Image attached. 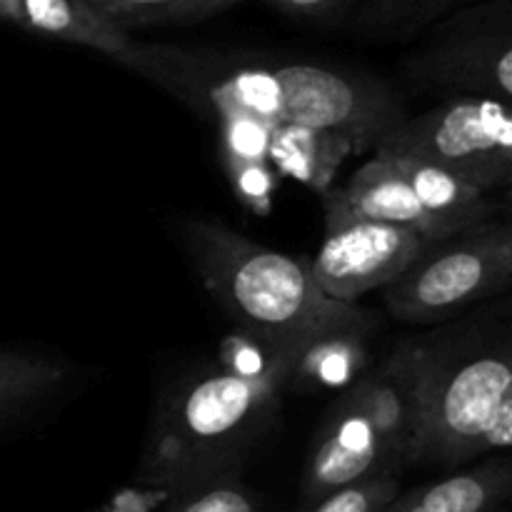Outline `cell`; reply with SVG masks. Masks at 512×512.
Returning a JSON list of instances; mask_svg holds the SVG:
<instances>
[{"mask_svg": "<svg viewBox=\"0 0 512 512\" xmlns=\"http://www.w3.org/2000/svg\"><path fill=\"white\" fill-rule=\"evenodd\" d=\"M115 60L215 120L235 193L258 215L273 208L268 143L278 128L333 130L375 148L403 120L383 83L328 65L150 43H130Z\"/></svg>", "mask_w": 512, "mask_h": 512, "instance_id": "obj_1", "label": "cell"}, {"mask_svg": "<svg viewBox=\"0 0 512 512\" xmlns=\"http://www.w3.org/2000/svg\"><path fill=\"white\" fill-rule=\"evenodd\" d=\"M305 345L253 338L238 360L185 388L160 418L140 480L178 495L230 478L233 463L298 375Z\"/></svg>", "mask_w": 512, "mask_h": 512, "instance_id": "obj_2", "label": "cell"}, {"mask_svg": "<svg viewBox=\"0 0 512 512\" xmlns=\"http://www.w3.org/2000/svg\"><path fill=\"white\" fill-rule=\"evenodd\" d=\"M180 238L210 295L253 338L305 345L370 328L365 310L330 300L315 285L308 260L253 243L213 220H185Z\"/></svg>", "mask_w": 512, "mask_h": 512, "instance_id": "obj_3", "label": "cell"}, {"mask_svg": "<svg viewBox=\"0 0 512 512\" xmlns=\"http://www.w3.org/2000/svg\"><path fill=\"white\" fill-rule=\"evenodd\" d=\"M512 443L508 350L438 353L423 345L405 463L460 468Z\"/></svg>", "mask_w": 512, "mask_h": 512, "instance_id": "obj_4", "label": "cell"}, {"mask_svg": "<svg viewBox=\"0 0 512 512\" xmlns=\"http://www.w3.org/2000/svg\"><path fill=\"white\" fill-rule=\"evenodd\" d=\"M420 353L423 345L405 343L335 405L305 465L308 503L360 480L395 473L405 463Z\"/></svg>", "mask_w": 512, "mask_h": 512, "instance_id": "obj_5", "label": "cell"}, {"mask_svg": "<svg viewBox=\"0 0 512 512\" xmlns=\"http://www.w3.org/2000/svg\"><path fill=\"white\" fill-rule=\"evenodd\" d=\"M373 150L385 158L423 160L490 193L512 180V115L498 100L455 95L395 123Z\"/></svg>", "mask_w": 512, "mask_h": 512, "instance_id": "obj_6", "label": "cell"}, {"mask_svg": "<svg viewBox=\"0 0 512 512\" xmlns=\"http://www.w3.org/2000/svg\"><path fill=\"white\" fill-rule=\"evenodd\" d=\"M510 225H480L448 248H430L385 288V308L403 323H440L458 310L508 288Z\"/></svg>", "mask_w": 512, "mask_h": 512, "instance_id": "obj_7", "label": "cell"}, {"mask_svg": "<svg viewBox=\"0 0 512 512\" xmlns=\"http://www.w3.org/2000/svg\"><path fill=\"white\" fill-rule=\"evenodd\" d=\"M423 83L508 105L512 95V0L463 10L408 60Z\"/></svg>", "mask_w": 512, "mask_h": 512, "instance_id": "obj_8", "label": "cell"}, {"mask_svg": "<svg viewBox=\"0 0 512 512\" xmlns=\"http://www.w3.org/2000/svg\"><path fill=\"white\" fill-rule=\"evenodd\" d=\"M435 245L405 225L353 220L325 228L323 245L308 260L310 275L330 300L355 305L370 290L395 283Z\"/></svg>", "mask_w": 512, "mask_h": 512, "instance_id": "obj_9", "label": "cell"}, {"mask_svg": "<svg viewBox=\"0 0 512 512\" xmlns=\"http://www.w3.org/2000/svg\"><path fill=\"white\" fill-rule=\"evenodd\" d=\"M320 198L325 208V228L353 223V220H370V223L405 225L423 233L433 243L450 240L448 230L433 215L425 213L393 163L378 155L360 165L343 188H330Z\"/></svg>", "mask_w": 512, "mask_h": 512, "instance_id": "obj_10", "label": "cell"}, {"mask_svg": "<svg viewBox=\"0 0 512 512\" xmlns=\"http://www.w3.org/2000/svg\"><path fill=\"white\" fill-rule=\"evenodd\" d=\"M512 493V468L505 455L463 473L425 483L390 500L380 512H493Z\"/></svg>", "mask_w": 512, "mask_h": 512, "instance_id": "obj_11", "label": "cell"}, {"mask_svg": "<svg viewBox=\"0 0 512 512\" xmlns=\"http://www.w3.org/2000/svg\"><path fill=\"white\" fill-rule=\"evenodd\" d=\"M363 148L365 145L355 138L333 130L283 125L270 135L268 165L275 173L300 180L310 190L325 195L345 158Z\"/></svg>", "mask_w": 512, "mask_h": 512, "instance_id": "obj_12", "label": "cell"}, {"mask_svg": "<svg viewBox=\"0 0 512 512\" xmlns=\"http://www.w3.org/2000/svg\"><path fill=\"white\" fill-rule=\"evenodd\" d=\"M385 158V155H378ZM393 163L400 178L408 183L418 203L428 215H433L450 238L470 233L485 223V215L490 213L488 193L473 188L465 180L455 178L453 173L435 165L423 163L415 158H385Z\"/></svg>", "mask_w": 512, "mask_h": 512, "instance_id": "obj_13", "label": "cell"}, {"mask_svg": "<svg viewBox=\"0 0 512 512\" xmlns=\"http://www.w3.org/2000/svg\"><path fill=\"white\" fill-rule=\"evenodd\" d=\"M18 25L65 43L85 45L113 60L133 43L128 30L90 0H20Z\"/></svg>", "mask_w": 512, "mask_h": 512, "instance_id": "obj_14", "label": "cell"}, {"mask_svg": "<svg viewBox=\"0 0 512 512\" xmlns=\"http://www.w3.org/2000/svg\"><path fill=\"white\" fill-rule=\"evenodd\" d=\"M63 380L65 370L55 360L0 350V415L50 393Z\"/></svg>", "mask_w": 512, "mask_h": 512, "instance_id": "obj_15", "label": "cell"}, {"mask_svg": "<svg viewBox=\"0 0 512 512\" xmlns=\"http://www.w3.org/2000/svg\"><path fill=\"white\" fill-rule=\"evenodd\" d=\"M363 333L365 330H345L308 343L300 353L298 375L320 385H340L350 380L365 363Z\"/></svg>", "mask_w": 512, "mask_h": 512, "instance_id": "obj_16", "label": "cell"}, {"mask_svg": "<svg viewBox=\"0 0 512 512\" xmlns=\"http://www.w3.org/2000/svg\"><path fill=\"white\" fill-rule=\"evenodd\" d=\"M120 28H140L153 23H178V20H200L228 10L240 0H90Z\"/></svg>", "mask_w": 512, "mask_h": 512, "instance_id": "obj_17", "label": "cell"}, {"mask_svg": "<svg viewBox=\"0 0 512 512\" xmlns=\"http://www.w3.org/2000/svg\"><path fill=\"white\" fill-rule=\"evenodd\" d=\"M163 512H260V503L230 475L173 495Z\"/></svg>", "mask_w": 512, "mask_h": 512, "instance_id": "obj_18", "label": "cell"}, {"mask_svg": "<svg viewBox=\"0 0 512 512\" xmlns=\"http://www.w3.org/2000/svg\"><path fill=\"white\" fill-rule=\"evenodd\" d=\"M398 495V475L383 473L323 495V498L308 503V508L303 512H380Z\"/></svg>", "mask_w": 512, "mask_h": 512, "instance_id": "obj_19", "label": "cell"}, {"mask_svg": "<svg viewBox=\"0 0 512 512\" xmlns=\"http://www.w3.org/2000/svg\"><path fill=\"white\" fill-rule=\"evenodd\" d=\"M465 0H370L365 20L375 28L415 30L418 25L458 8Z\"/></svg>", "mask_w": 512, "mask_h": 512, "instance_id": "obj_20", "label": "cell"}, {"mask_svg": "<svg viewBox=\"0 0 512 512\" xmlns=\"http://www.w3.org/2000/svg\"><path fill=\"white\" fill-rule=\"evenodd\" d=\"M268 3L300 18H330L340 13L348 0H268Z\"/></svg>", "mask_w": 512, "mask_h": 512, "instance_id": "obj_21", "label": "cell"}, {"mask_svg": "<svg viewBox=\"0 0 512 512\" xmlns=\"http://www.w3.org/2000/svg\"><path fill=\"white\" fill-rule=\"evenodd\" d=\"M18 3L20 0H0V20L18 25Z\"/></svg>", "mask_w": 512, "mask_h": 512, "instance_id": "obj_22", "label": "cell"}, {"mask_svg": "<svg viewBox=\"0 0 512 512\" xmlns=\"http://www.w3.org/2000/svg\"><path fill=\"white\" fill-rule=\"evenodd\" d=\"M493 512H505V510H500V508H498V510H493Z\"/></svg>", "mask_w": 512, "mask_h": 512, "instance_id": "obj_23", "label": "cell"}]
</instances>
